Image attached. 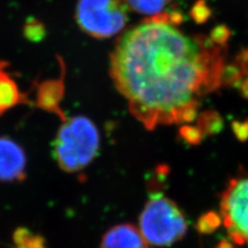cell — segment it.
<instances>
[{
  "label": "cell",
  "mask_w": 248,
  "mask_h": 248,
  "mask_svg": "<svg viewBox=\"0 0 248 248\" xmlns=\"http://www.w3.org/2000/svg\"><path fill=\"white\" fill-rule=\"evenodd\" d=\"M173 17L164 13L133 27L111 55L116 88L147 129L193 121L201 100L222 85L223 46L183 33Z\"/></svg>",
  "instance_id": "1"
},
{
  "label": "cell",
  "mask_w": 248,
  "mask_h": 248,
  "mask_svg": "<svg viewBox=\"0 0 248 248\" xmlns=\"http://www.w3.org/2000/svg\"><path fill=\"white\" fill-rule=\"evenodd\" d=\"M98 129L89 118H66L53 143V154L64 172L76 173L89 166L99 150Z\"/></svg>",
  "instance_id": "2"
},
{
  "label": "cell",
  "mask_w": 248,
  "mask_h": 248,
  "mask_svg": "<svg viewBox=\"0 0 248 248\" xmlns=\"http://www.w3.org/2000/svg\"><path fill=\"white\" fill-rule=\"evenodd\" d=\"M186 231L187 221L181 209L161 191H152L140 216V232L147 243L170 246L181 240Z\"/></svg>",
  "instance_id": "3"
},
{
  "label": "cell",
  "mask_w": 248,
  "mask_h": 248,
  "mask_svg": "<svg viewBox=\"0 0 248 248\" xmlns=\"http://www.w3.org/2000/svg\"><path fill=\"white\" fill-rule=\"evenodd\" d=\"M122 0H79L76 21L85 33L95 38H108L125 27L128 15Z\"/></svg>",
  "instance_id": "4"
},
{
  "label": "cell",
  "mask_w": 248,
  "mask_h": 248,
  "mask_svg": "<svg viewBox=\"0 0 248 248\" xmlns=\"http://www.w3.org/2000/svg\"><path fill=\"white\" fill-rule=\"evenodd\" d=\"M220 215L232 241L248 245V175L229 182L221 197Z\"/></svg>",
  "instance_id": "5"
},
{
  "label": "cell",
  "mask_w": 248,
  "mask_h": 248,
  "mask_svg": "<svg viewBox=\"0 0 248 248\" xmlns=\"http://www.w3.org/2000/svg\"><path fill=\"white\" fill-rule=\"evenodd\" d=\"M26 177V155L22 147L0 137V182L23 181Z\"/></svg>",
  "instance_id": "6"
},
{
  "label": "cell",
  "mask_w": 248,
  "mask_h": 248,
  "mask_svg": "<svg viewBox=\"0 0 248 248\" xmlns=\"http://www.w3.org/2000/svg\"><path fill=\"white\" fill-rule=\"evenodd\" d=\"M100 248H149V244L135 226L122 223L106 232Z\"/></svg>",
  "instance_id": "7"
},
{
  "label": "cell",
  "mask_w": 248,
  "mask_h": 248,
  "mask_svg": "<svg viewBox=\"0 0 248 248\" xmlns=\"http://www.w3.org/2000/svg\"><path fill=\"white\" fill-rule=\"evenodd\" d=\"M64 95V81L63 77L60 79L46 80L37 86L35 106L42 110L58 115L62 121L66 119L62 112L60 104Z\"/></svg>",
  "instance_id": "8"
},
{
  "label": "cell",
  "mask_w": 248,
  "mask_h": 248,
  "mask_svg": "<svg viewBox=\"0 0 248 248\" xmlns=\"http://www.w3.org/2000/svg\"><path fill=\"white\" fill-rule=\"evenodd\" d=\"M5 68V64L0 61V117L15 107L30 104V100L21 92L17 82Z\"/></svg>",
  "instance_id": "9"
},
{
  "label": "cell",
  "mask_w": 248,
  "mask_h": 248,
  "mask_svg": "<svg viewBox=\"0 0 248 248\" xmlns=\"http://www.w3.org/2000/svg\"><path fill=\"white\" fill-rule=\"evenodd\" d=\"M127 9L138 14L156 17L164 14L166 7L172 0H122Z\"/></svg>",
  "instance_id": "10"
},
{
  "label": "cell",
  "mask_w": 248,
  "mask_h": 248,
  "mask_svg": "<svg viewBox=\"0 0 248 248\" xmlns=\"http://www.w3.org/2000/svg\"><path fill=\"white\" fill-rule=\"evenodd\" d=\"M15 248H48L45 239L27 228H19L13 235Z\"/></svg>",
  "instance_id": "11"
},
{
  "label": "cell",
  "mask_w": 248,
  "mask_h": 248,
  "mask_svg": "<svg viewBox=\"0 0 248 248\" xmlns=\"http://www.w3.org/2000/svg\"><path fill=\"white\" fill-rule=\"evenodd\" d=\"M197 126L203 136H209L220 130L222 127V120L220 116L215 112L208 111L200 115Z\"/></svg>",
  "instance_id": "12"
},
{
  "label": "cell",
  "mask_w": 248,
  "mask_h": 248,
  "mask_svg": "<svg viewBox=\"0 0 248 248\" xmlns=\"http://www.w3.org/2000/svg\"><path fill=\"white\" fill-rule=\"evenodd\" d=\"M221 223V217L215 212H209L199 219L198 229L202 234H211L218 229Z\"/></svg>",
  "instance_id": "13"
},
{
  "label": "cell",
  "mask_w": 248,
  "mask_h": 248,
  "mask_svg": "<svg viewBox=\"0 0 248 248\" xmlns=\"http://www.w3.org/2000/svg\"><path fill=\"white\" fill-rule=\"evenodd\" d=\"M24 35L30 42H41L46 35L43 23L36 19H30L24 26Z\"/></svg>",
  "instance_id": "14"
},
{
  "label": "cell",
  "mask_w": 248,
  "mask_h": 248,
  "mask_svg": "<svg viewBox=\"0 0 248 248\" xmlns=\"http://www.w3.org/2000/svg\"><path fill=\"white\" fill-rule=\"evenodd\" d=\"M210 9H209L204 0H199V1H197L190 11L191 18L197 23L206 22L209 17H210Z\"/></svg>",
  "instance_id": "15"
},
{
  "label": "cell",
  "mask_w": 248,
  "mask_h": 248,
  "mask_svg": "<svg viewBox=\"0 0 248 248\" xmlns=\"http://www.w3.org/2000/svg\"><path fill=\"white\" fill-rule=\"evenodd\" d=\"M180 135L184 141L192 145L199 144L202 141V138H203V134L201 133L198 126L191 125H183L180 129Z\"/></svg>",
  "instance_id": "16"
},
{
  "label": "cell",
  "mask_w": 248,
  "mask_h": 248,
  "mask_svg": "<svg viewBox=\"0 0 248 248\" xmlns=\"http://www.w3.org/2000/svg\"><path fill=\"white\" fill-rule=\"evenodd\" d=\"M210 40L218 46H224L230 37V31L226 26H218L212 30Z\"/></svg>",
  "instance_id": "17"
},
{
  "label": "cell",
  "mask_w": 248,
  "mask_h": 248,
  "mask_svg": "<svg viewBox=\"0 0 248 248\" xmlns=\"http://www.w3.org/2000/svg\"><path fill=\"white\" fill-rule=\"evenodd\" d=\"M232 130L240 141H246L248 139V120L234 122Z\"/></svg>",
  "instance_id": "18"
},
{
  "label": "cell",
  "mask_w": 248,
  "mask_h": 248,
  "mask_svg": "<svg viewBox=\"0 0 248 248\" xmlns=\"http://www.w3.org/2000/svg\"><path fill=\"white\" fill-rule=\"evenodd\" d=\"M216 248H232V245L231 242L226 241V240H224V241H221L218 245H217Z\"/></svg>",
  "instance_id": "19"
}]
</instances>
